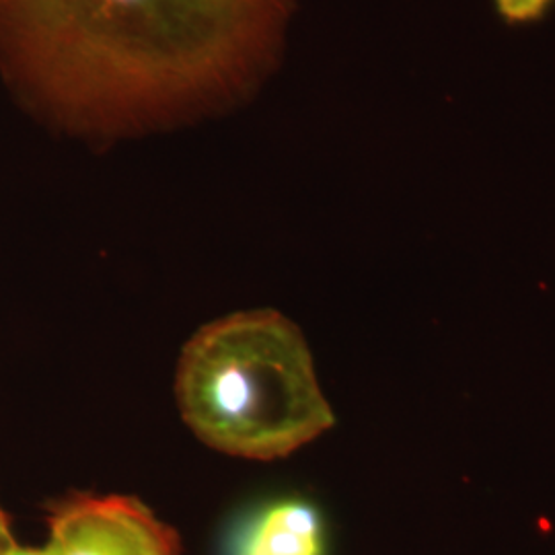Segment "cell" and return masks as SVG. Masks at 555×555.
Listing matches in <instances>:
<instances>
[{"label":"cell","mask_w":555,"mask_h":555,"mask_svg":"<svg viewBox=\"0 0 555 555\" xmlns=\"http://www.w3.org/2000/svg\"><path fill=\"white\" fill-rule=\"evenodd\" d=\"M325 516L307 498H278L259 506L235 531L229 555H327Z\"/></svg>","instance_id":"cell-4"},{"label":"cell","mask_w":555,"mask_h":555,"mask_svg":"<svg viewBox=\"0 0 555 555\" xmlns=\"http://www.w3.org/2000/svg\"><path fill=\"white\" fill-rule=\"evenodd\" d=\"M17 539L11 527V518L7 515V511L0 504V555H11V552L17 547Z\"/></svg>","instance_id":"cell-6"},{"label":"cell","mask_w":555,"mask_h":555,"mask_svg":"<svg viewBox=\"0 0 555 555\" xmlns=\"http://www.w3.org/2000/svg\"><path fill=\"white\" fill-rule=\"evenodd\" d=\"M494 2L502 20L513 25H522V23L541 20L554 0H494Z\"/></svg>","instance_id":"cell-5"},{"label":"cell","mask_w":555,"mask_h":555,"mask_svg":"<svg viewBox=\"0 0 555 555\" xmlns=\"http://www.w3.org/2000/svg\"><path fill=\"white\" fill-rule=\"evenodd\" d=\"M11 555H43L41 547H27V545H17Z\"/></svg>","instance_id":"cell-7"},{"label":"cell","mask_w":555,"mask_h":555,"mask_svg":"<svg viewBox=\"0 0 555 555\" xmlns=\"http://www.w3.org/2000/svg\"><path fill=\"white\" fill-rule=\"evenodd\" d=\"M46 513L43 555H181L176 529L137 498L70 494Z\"/></svg>","instance_id":"cell-3"},{"label":"cell","mask_w":555,"mask_h":555,"mask_svg":"<svg viewBox=\"0 0 555 555\" xmlns=\"http://www.w3.org/2000/svg\"><path fill=\"white\" fill-rule=\"evenodd\" d=\"M176 399L204 444L251 461L293 455L336 422L305 337L276 311L202 327L179 357Z\"/></svg>","instance_id":"cell-2"},{"label":"cell","mask_w":555,"mask_h":555,"mask_svg":"<svg viewBox=\"0 0 555 555\" xmlns=\"http://www.w3.org/2000/svg\"><path fill=\"white\" fill-rule=\"evenodd\" d=\"M297 0H0V75L50 128L124 139L247 95Z\"/></svg>","instance_id":"cell-1"}]
</instances>
